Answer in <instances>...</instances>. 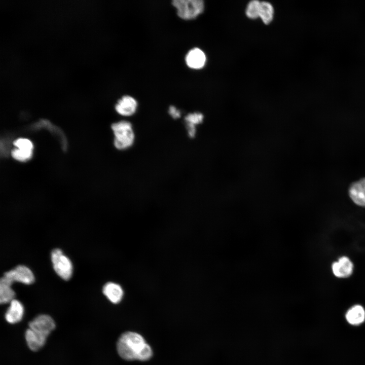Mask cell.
<instances>
[{"mask_svg": "<svg viewBox=\"0 0 365 365\" xmlns=\"http://www.w3.org/2000/svg\"><path fill=\"white\" fill-rule=\"evenodd\" d=\"M117 349L119 355L127 360L145 361L152 356L151 347L138 333L127 332L120 337Z\"/></svg>", "mask_w": 365, "mask_h": 365, "instance_id": "6da1fadb", "label": "cell"}, {"mask_svg": "<svg viewBox=\"0 0 365 365\" xmlns=\"http://www.w3.org/2000/svg\"><path fill=\"white\" fill-rule=\"evenodd\" d=\"M111 128L114 135V144L119 150H126L134 144L135 134L132 123L127 120L114 123Z\"/></svg>", "mask_w": 365, "mask_h": 365, "instance_id": "7a4b0ae2", "label": "cell"}, {"mask_svg": "<svg viewBox=\"0 0 365 365\" xmlns=\"http://www.w3.org/2000/svg\"><path fill=\"white\" fill-rule=\"evenodd\" d=\"M172 4L176 8L177 15L184 19L196 18L204 8L202 0H173Z\"/></svg>", "mask_w": 365, "mask_h": 365, "instance_id": "3957f363", "label": "cell"}, {"mask_svg": "<svg viewBox=\"0 0 365 365\" xmlns=\"http://www.w3.org/2000/svg\"><path fill=\"white\" fill-rule=\"evenodd\" d=\"M51 259L53 269L57 275L63 280H69L73 270L72 263L69 258L63 254L61 249L56 248L51 252Z\"/></svg>", "mask_w": 365, "mask_h": 365, "instance_id": "277c9868", "label": "cell"}, {"mask_svg": "<svg viewBox=\"0 0 365 365\" xmlns=\"http://www.w3.org/2000/svg\"><path fill=\"white\" fill-rule=\"evenodd\" d=\"M55 327L53 319L49 315H39L29 323V328L36 334L47 338Z\"/></svg>", "mask_w": 365, "mask_h": 365, "instance_id": "5b68a950", "label": "cell"}, {"mask_svg": "<svg viewBox=\"0 0 365 365\" xmlns=\"http://www.w3.org/2000/svg\"><path fill=\"white\" fill-rule=\"evenodd\" d=\"M4 276L12 283L16 281L30 284L34 281L32 271L24 265L17 266L14 269L5 272Z\"/></svg>", "mask_w": 365, "mask_h": 365, "instance_id": "8992f818", "label": "cell"}, {"mask_svg": "<svg viewBox=\"0 0 365 365\" xmlns=\"http://www.w3.org/2000/svg\"><path fill=\"white\" fill-rule=\"evenodd\" d=\"M137 106V102L133 97L125 95L118 100L115 107L119 115L124 117H130L135 113Z\"/></svg>", "mask_w": 365, "mask_h": 365, "instance_id": "52a82bcc", "label": "cell"}, {"mask_svg": "<svg viewBox=\"0 0 365 365\" xmlns=\"http://www.w3.org/2000/svg\"><path fill=\"white\" fill-rule=\"evenodd\" d=\"M349 195L356 205L365 207V178L354 182L350 185Z\"/></svg>", "mask_w": 365, "mask_h": 365, "instance_id": "ba28073f", "label": "cell"}, {"mask_svg": "<svg viewBox=\"0 0 365 365\" xmlns=\"http://www.w3.org/2000/svg\"><path fill=\"white\" fill-rule=\"evenodd\" d=\"M353 270V265L347 257L340 258L338 261L332 265V271L334 274L339 278H347L350 276Z\"/></svg>", "mask_w": 365, "mask_h": 365, "instance_id": "9c48e42d", "label": "cell"}, {"mask_svg": "<svg viewBox=\"0 0 365 365\" xmlns=\"http://www.w3.org/2000/svg\"><path fill=\"white\" fill-rule=\"evenodd\" d=\"M204 118L203 114L198 112L189 113L184 117L187 134L190 138L195 137L197 127L203 123Z\"/></svg>", "mask_w": 365, "mask_h": 365, "instance_id": "30bf717a", "label": "cell"}, {"mask_svg": "<svg viewBox=\"0 0 365 365\" xmlns=\"http://www.w3.org/2000/svg\"><path fill=\"white\" fill-rule=\"evenodd\" d=\"M206 56L204 53L199 48H193L187 54L186 61L190 68L199 69L202 68L206 62Z\"/></svg>", "mask_w": 365, "mask_h": 365, "instance_id": "8fae6325", "label": "cell"}, {"mask_svg": "<svg viewBox=\"0 0 365 365\" xmlns=\"http://www.w3.org/2000/svg\"><path fill=\"white\" fill-rule=\"evenodd\" d=\"M5 314L6 320L10 323H15L20 321L23 316L24 307L17 300L14 299L10 303Z\"/></svg>", "mask_w": 365, "mask_h": 365, "instance_id": "7c38bea8", "label": "cell"}, {"mask_svg": "<svg viewBox=\"0 0 365 365\" xmlns=\"http://www.w3.org/2000/svg\"><path fill=\"white\" fill-rule=\"evenodd\" d=\"M102 291L104 296L114 304L119 303L123 296V290L118 284L109 282L103 287Z\"/></svg>", "mask_w": 365, "mask_h": 365, "instance_id": "4fadbf2b", "label": "cell"}, {"mask_svg": "<svg viewBox=\"0 0 365 365\" xmlns=\"http://www.w3.org/2000/svg\"><path fill=\"white\" fill-rule=\"evenodd\" d=\"M13 283L2 277L0 280V302L1 304L10 303L14 299L15 293L11 287Z\"/></svg>", "mask_w": 365, "mask_h": 365, "instance_id": "5bb4252c", "label": "cell"}, {"mask_svg": "<svg viewBox=\"0 0 365 365\" xmlns=\"http://www.w3.org/2000/svg\"><path fill=\"white\" fill-rule=\"evenodd\" d=\"M346 319L351 324L358 325L365 319V311L359 305H356L350 308L346 314Z\"/></svg>", "mask_w": 365, "mask_h": 365, "instance_id": "9a60e30c", "label": "cell"}, {"mask_svg": "<svg viewBox=\"0 0 365 365\" xmlns=\"http://www.w3.org/2000/svg\"><path fill=\"white\" fill-rule=\"evenodd\" d=\"M25 336L28 347L34 351L41 349L46 341V338L36 334L29 328L26 330Z\"/></svg>", "mask_w": 365, "mask_h": 365, "instance_id": "2e32d148", "label": "cell"}, {"mask_svg": "<svg viewBox=\"0 0 365 365\" xmlns=\"http://www.w3.org/2000/svg\"><path fill=\"white\" fill-rule=\"evenodd\" d=\"M274 9L272 5L267 2H261L259 17L263 23L269 24L273 20Z\"/></svg>", "mask_w": 365, "mask_h": 365, "instance_id": "e0dca14e", "label": "cell"}, {"mask_svg": "<svg viewBox=\"0 0 365 365\" xmlns=\"http://www.w3.org/2000/svg\"><path fill=\"white\" fill-rule=\"evenodd\" d=\"M261 2L257 0L250 1L247 6L245 13L250 19H257L259 17Z\"/></svg>", "mask_w": 365, "mask_h": 365, "instance_id": "ac0fdd59", "label": "cell"}, {"mask_svg": "<svg viewBox=\"0 0 365 365\" xmlns=\"http://www.w3.org/2000/svg\"><path fill=\"white\" fill-rule=\"evenodd\" d=\"M32 151H25L18 149L12 151V156L16 160L25 161L31 158Z\"/></svg>", "mask_w": 365, "mask_h": 365, "instance_id": "d6986e66", "label": "cell"}, {"mask_svg": "<svg viewBox=\"0 0 365 365\" xmlns=\"http://www.w3.org/2000/svg\"><path fill=\"white\" fill-rule=\"evenodd\" d=\"M14 144L17 149L25 151H32L33 144L32 142L26 138H19L14 142Z\"/></svg>", "mask_w": 365, "mask_h": 365, "instance_id": "ffe728a7", "label": "cell"}, {"mask_svg": "<svg viewBox=\"0 0 365 365\" xmlns=\"http://www.w3.org/2000/svg\"><path fill=\"white\" fill-rule=\"evenodd\" d=\"M168 113L173 119H177L181 117V112L173 105L169 107Z\"/></svg>", "mask_w": 365, "mask_h": 365, "instance_id": "44dd1931", "label": "cell"}]
</instances>
